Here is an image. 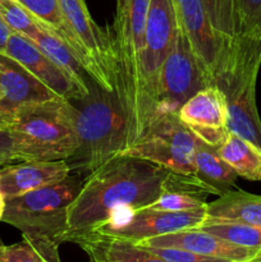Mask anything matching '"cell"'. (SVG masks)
<instances>
[{
	"instance_id": "44dd1931",
	"label": "cell",
	"mask_w": 261,
	"mask_h": 262,
	"mask_svg": "<svg viewBox=\"0 0 261 262\" xmlns=\"http://www.w3.org/2000/svg\"><path fill=\"white\" fill-rule=\"evenodd\" d=\"M193 176L210 187L215 196L232 191L238 178L234 169L220 158L216 148L199 138L196 140Z\"/></svg>"
},
{
	"instance_id": "e575fe53",
	"label": "cell",
	"mask_w": 261,
	"mask_h": 262,
	"mask_svg": "<svg viewBox=\"0 0 261 262\" xmlns=\"http://www.w3.org/2000/svg\"><path fill=\"white\" fill-rule=\"evenodd\" d=\"M90 262H110V261H104V260H99V258H90Z\"/></svg>"
},
{
	"instance_id": "4316f807",
	"label": "cell",
	"mask_w": 261,
	"mask_h": 262,
	"mask_svg": "<svg viewBox=\"0 0 261 262\" xmlns=\"http://www.w3.org/2000/svg\"><path fill=\"white\" fill-rule=\"evenodd\" d=\"M0 262H60V256L51 255L27 239L0 250Z\"/></svg>"
},
{
	"instance_id": "4fadbf2b",
	"label": "cell",
	"mask_w": 261,
	"mask_h": 262,
	"mask_svg": "<svg viewBox=\"0 0 261 262\" xmlns=\"http://www.w3.org/2000/svg\"><path fill=\"white\" fill-rule=\"evenodd\" d=\"M181 122L202 142L217 148L227 138V102L219 87L212 84L197 91L178 112Z\"/></svg>"
},
{
	"instance_id": "ac0fdd59",
	"label": "cell",
	"mask_w": 261,
	"mask_h": 262,
	"mask_svg": "<svg viewBox=\"0 0 261 262\" xmlns=\"http://www.w3.org/2000/svg\"><path fill=\"white\" fill-rule=\"evenodd\" d=\"M214 194L212 189L202 183L193 174L169 171L164 179L161 193L150 209L160 211L184 212L206 209L207 196Z\"/></svg>"
},
{
	"instance_id": "f1b7e54d",
	"label": "cell",
	"mask_w": 261,
	"mask_h": 262,
	"mask_svg": "<svg viewBox=\"0 0 261 262\" xmlns=\"http://www.w3.org/2000/svg\"><path fill=\"white\" fill-rule=\"evenodd\" d=\"M145 247V246H142ZM148 251L158 255L166 262H232L223 258L210 257L191 251L173 247H146Z\"/></svg>"
},
{
	"instance_id": "3957f363",
	"label": "cell",
	"mask_w": 261,
	"mask_h": 262,
	"mask_svg": "<svg viewBox=\"0 0 261 262\" xmlns=\"http://www.w3.org/2000/svg\"><path fill=\"white\" fill-rule=\"evenodd\" d=\"M82 177L74 171L59 183L7 200L2 222L19 229L23 239L59 255V246L68 239V209L81 191Z\"/></svg>"
},
{
	"instance_id": "1f68e13d",
	"label": "cell",
	"mask_w": 261,
	"mask_h": 262,
	"mask_svg": "<svg viewBox=\"0 0 261 262\" xmlns=\"http://www.w3.org/2000/svg\"><path fill=\"white\" fill-rule=\"evenodd\" d=\"M5 206H7V199H5L4 193H3L2 188H0V222H2L3 215H4Z\"/></svg>"
},
{
	"instance_id": "7402d4cb",
	"label": "cell",
	"mask_w": 261,
	"mask_h": 262,
	"mask_svg": "<svg viewBox=\"0 0 261 262\" xmlns=\"http://www.w3.org/2000/svg\"><path fill=\"white\" fill-rule=\"evenodd\" d=\"M30 40L40 49L42 53H45L61 71L66 73V76L73 82L74 86L81 91L84 97L90 94L89 74L83 69L71 49L56 36L51 35L45 28H40L36 33H33Z\"/></svg>"
},
{
	"instance_id": "e0dca14e",
	"label": "cell",
	"mask_w": 261,
	"mask_h": 262,
	"mask_svg": "<svg viewBox=\"0 0 261 262\" xmlns=\"http://www.w3.org/2000/svg\"><path fill=\"white\" fill-rule=\"evenodd\" d=\"M73 169L68 160L20 161L0 166V188L5 199L51 186L66 179Z\"/></svg>"
},
{
	"instance_id": "83f0119b",
	"label": "cell",
	"mask_w": 261,
	"mask_h": 262,
	"mask_svg": "<svg viewBox=\"0 0 261 262\" xmlns=\"http://www.w3.org/2000/svg\"><path fill=\"white\" fill-rule=\"evenodd\" d=\"M238 35L261 40V0H237Z\"/></svg>"
},
{
	"instance_id": "4dcf8cb0",
	"label": "cell",
	"mask_w": 261,
	"mask_h": 262,
	"mask_svg": "<svg viewBox=\"0 0 261 262\" xmlns=\"http://www.w3.org/2000/svg\"><path fill=\"white\" fill-rule=\"evenodd\" d=\"M12 32L13 31L8 27L7 23L0 18V53H4L5 49H7L8 40H9Z\"/></svg>"
},
{
	"instance_id": "52a82bcc",
	"label": "cell",
	"mask_w": 261,
	"mask_h": 262,
	"mask_svg": "<svg viewBox=\"0 0 261 262\" xmlns=\"http://www.w3.org/2000/svg\"><path fill=\"white\" fill-rule=\"evenodd\" d=\"M79 49L81 64L91 81L104 91H117V68L109 31L92 19L84 0H58Z\"/></svg>"
},
{
	"instance_id": "ba28073f",
	"label": "cell",
	"mask_w": 261,
	"mask_h": 262,
	"mask_svg": "<svg viewBox=\"0 0 261 262\" xmlns=\"http://www.w3.org/2000/svg\"><path fill=\"white\" fill-rule=\"evenodd\" d=\"M196 140L178 114H164L156 118L147 132L120 155L151 161L174 173L193 174Z\"/></svg>"
},
{
	"instance_id": "7a4b0ae2",
	"label": "cell",
	"mask_w": 261,
	"mask_h": 262,
	"mask_svg": "<svg viewBox=\"0 0 261 262\" xmlns=\"http://www.w3.org/2000/svg\"><path fill=\"white\" fill-rule=\"evenodd\" d=\"M150 3L151 0H115V18L110 38L117 68L115 94L127 124L125 150L135 145L147 130L141 59L145 49Z\"/></svg>"
},
{
	"instance_id": "9c48e42d",
	"label": "cell",
	"mask_w": 261,
	"mask_h": 262,
	"mask_svg": "<svg viewBox=\"0 0 261 262\" xmlns=\"http://www.w3.org/2000/svg\"><path fill=\"white\" fill-rule=\"evenodd\" d=\"M178 32L171 0H151L146 25L145 49L141 59L143 109L147 129L155 120V96L161 69ZM147 132V130H146Z\"/></svg>"
},
{
	"instance_id": "d590c367",
	"label": "cell",
	"mask_w": 261,
	"mask_h": 262,
	"mask_svg": "<svg viewBox=\"0 0 261 262\" xmlns=\"http://www.w3.org/2000/svg\"><path fill=\"white\" fill-rule=\"evenodd\" d=\"M3 246H4V245H3V242H2V239H0V250H2V247H3Z\"/></svg>"
},
{
	"instance_id": "836d02e7",
	"label": "cell",
	"mask_w": 261,
	"mask_h": 262,
	"mask_svg": "<svg viewBox=\"0 0 261 262\" xmlns=\"http://www.w3.org/2000/svg\"><path fill=\"white\" fill-rule=\"evenodd\" d=\"M4 100V90L2 89V86H0V102Z\"/></svg>"
},
{
	"instance_id": "d4e9b609",
	"label": "cell",
	"mask_w": 261,
	"mask_h": 262,
	"mask_svg": "<svg viewBox=\"0 0 261 262\" xmlns=\"http://www.w3.org/2000/svg\"><path fill=\"white\" fill-rule=\"evenodd\" d=\"M211 27L225 45L238 35L237 0H202Z\"/></svg>"
},
{
	"instance_id": "484cf974",
	"label": "cell",
	"mask_w": 261,
	"mask_h": 262,
	"mask_svg": "<svg viewBox=\"0 0 261 262\" xmlns=\"http://www.w3.org/2000/svg\"><path fill=\"white\" fill-rule=\"evenodd\" d=\"M0 18L13 32L20 33L27 38L42 28L18 0H0Z\"/></svg>"
},
{
	"instance_id": "d6986e66",
	"label": "cell",
	"mask_w": 261,
	"mask_h": 262,
	"mask_svg": "<svg viewBox=\"0 0 261 262\" xmlns=\"http://www.w3.org/2000/svg\"><path fill=\"white\" fill-rule=\"evenodd\" d=\"M204 222H232L261 228V196L232 189L207 204Z\"/></svg>"
},
{
	"instance_id": "6da1fadb",
	"label": "cell",
	"mask_w": 261,
	"mask_h": 262,
	"mask_svg": "<svg viewBox=\"0 0 261 262\" xmlns=\"http://www.w3.org/2000/svg\"><path fill=\"white\" fill-rule=\"evenodd\" d=\"M168 169L151 161L118 155L84 178L68 209V239L74 241L102 227L122 210L150 206L159 199Z\"/></svg>"
},
{
	"instance_id": "9a60e30c",
	"label": "cell",
	"mask_w": 261,
	"mask_h": 262,
	"mask_svg": "<svg viewBox=\"0 0 261 262\" xmlns=\"http://www.w3.org/2000/svg\"><path fill=\"white\" fill-rule=\"evenodd\" d=\"M4 53L25 67L61 99L73 102L84 97L66 73L26 36L12 32Z\"/></svg>"
},
{
	"instance_id": "ffe728a7",
	"label": "cell",
	"mask_w": 261,
	"mask_h": 262,
	"mask_svg": "<svg viewBox=\"0 0 261 262\" xmlns=\"http://www.w3.org/2000/svg\"><path fill=\"white\" fill-rule=\"evenodd\" d=\"M90 258L110 262H166L136 243L101 234H89L74 241Z\"/></svg>"
},
{
	"instance_id": "7c38bea8",
	"label": "cell",
	"mask_w": 261,
	"mask_h": 262,
	"mask_svg": "<svg viewBox=\"0 0 261 262\" xmlns=\"http://www.w3.org/2000/svg\"><path fill=\"white\" fill-rule=\"evenodd\" d=\"M178 28L191 45L207 84H214L217 68L227 45L217 37L202 0H171Z\"/></svg>"
},
{
	"instance_id": "5bb4252c",
	"label": "cell",
	"mask_w": 261,
	"mask_h": 262,
	"mask_svg": "<svg viewBox=\"0 0 261 262\" xmlns=\"http://www.w3.org/2000/svg\"><path fill=\"white\" fill-rule=\"evenodd\" d=\"M136 245L145 247H173L232 262H261V251L243 247L201 229H184L148 238Z\"/></svg>"
},
{
	"instance_id": "d6a6232c",
	"label": "cell",
	"mask_w": 261,
	"mask_h": 262,
	"mask_svg": "<svg viewBox=\"0 0 261 262\" xmlns=\"http://www.w3.org/2000/svg\"><path fill=\"white\" fill-rule=\"evenodd\" d=\"M8 125H9V119L3 114H0V129H7Z\"/></svg>"
},
{
	"instance_id": "f546056e",
	"label": "cell",
	"mask_w": 261,
	"mask_h": 262,
	"mask_svg": "<svg viewBox=\"0 0 261 262\" xmlns=\"http://www.w3.org/2000/svg\"><path fill=\"white\" fill-rule=\"evenodd\" d=\"M18 161L15 140L10 130L0 129V166Z\"/></svg>"
},
{
	"instance_id": "603a6c76",
	"label": "cell",
	"mask_w": 261,
	"mask_h": 262,
	"mask_svg": "<svg viewBox=\"0 0 261 262\" xmlns=\"http://www.w3.org/2000/svg\"><path fill=\"white\" fill-rule=\"evenodd\" d=\"M220 158L229 164L238 177L261 182V150L235 133L229 132L216 148Z\"/></svg>"
},
{
	"instance_id": "30bf717a",
	"label": "cell",
	"mask_w": 261,
	"mask_h": 262,
	"mask_svg": "<svg viewBox=\"0 0 261 262\" xmlns=\"http://www.w3.org/2000/svg\"><path fill=\"white\" fill-rule=\"evenodd\" d=\"M206 86L209 84L191 45L178 28L173 48L161 69L155 96V119L164 114H178L182 105Z\"/></svg>"
},
{
	"instance_id": "8fae6325",
	"label": "cell",
	"mask_w": 261,
	"mask_h": 262,
	"mask_svg": "<svg viewBox=\"0 0 261 262\" xmlns=\"http://www.w3.org/2000/svg\"><path fill=\"white\" fill-rule=\"evenodd\" d=\"M206 209L184 212L160 211L150 207L122 210L117 212L109 223L95 229L90 234L107 235L132 243H140L148 238L179 230L197 229L204 223Z\"/></svg>"
},
{
	"instance_id": "5b68a950",
	"label": "cell",
	"mask_w": 261,
	"mask_h": 262,
	"mask_svg": "<svg viewBox=\"0 0 261 262\" xmlns=\"http://www.w3.org/2000/svg\"><path fill=\"white\" fill-rule=\"evenodd\" d=\"M76 107L77 150L68 159L72 169L84 178L110 159L125 150L127 124L117 94L104 91L97 84L78 100Z\"/></svg>"
},
{
	"instance_id": "277c9868",
	"label": "cell",
	"mask_w": 261,
	"mask_h": 262,
	"mask_svg": "<svg viewBox=\"0 0 261 262\" xmlns=\"http://www.w3.org/2000/svg\"><path fill=\"white\" fill-rule=\"evenodd\" d=\"M261 67V40L237 35L228 43L215 76L227 102L228 129L261 150V120L256 82Z\"/></svg>"
},
{
	"instance_id": "cb8c5ba5",
	"label": "cell",
	"mask_w": 261,
	"mask_h": 262,
	"mask_svg": "<svg viewBox=\"0 0 261 262\" xmlns=\"http://www.w3.org/2000/svg\"><path fill=\"white\" fill-rule=\"evenodd\" d=\"M18 2L35 17L41 27L45 28L51 35L60 38L71 49L77 60L81 63V49L61 13L58 0H18Z\"/></svg>"
},
{
	"instance_id": "8992f818",
	"label": "cell",
	"mask_w": 261,
	"mask_h": 262,
	"mask_svg": "<svg viewBox=\"0 0 261 262\" xmlns=\"http://www.w3.org/2000/svg\"><path fill=\"white\" fill-rule=\"evenodd\" d=\"M76 107L54 99L19 107L9 127L15 140L18 161L68 160L77 150Z\"/></svg>"
},
{
	"instance_id": "2e32d148",
	"label": "cell",
	"mask_w": 261,
	"mask_h": 262,
	"mask_svg": "<svg viewBox=\"0 0 261 262\" xmlns=\"http://www.w3.org/2000/svg\"><path fill=\"white\" fill-rule=\"evenodd\" d=\"M0 86L4 90L0 114L9 119V124L13 113L19 107L59 99L55 92L5 53H0Z\"/></svg>"
}]
</instances>
